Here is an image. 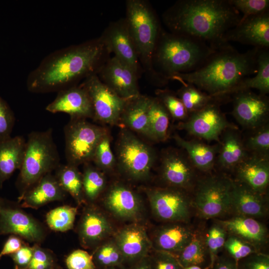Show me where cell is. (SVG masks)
<instances>
[{
    "label": "cell",
    "mask_w": 269,
    "mask_h": 269,
    "mask_svg": "<svg viewBox=\"0 0 269 269\" xmlns=\"http://www.w3.org/2000/svg\"><path fill=\"white\" fill-rule=\"evenodd\" d=\"M109 54L100 37L57 50L29 74L27 89L34 93H46L76 85L97 74Z\"/></svg>",
    "instance_id": "1"
},
{
    "label": "cell",
    "mask_w": 269,
    "mask_h": 269,
    "mask_svg": "<svg viewBox=\"0 0 269 269\" xmlns=\"http://www.w3.org/2000/svg\"><path fill=\"white\" fill-rule=\"evenodd\" d=\"M242 17L229 0H180L162 15L170 32L201 40L215 50L229 43L224 36Z\"/></svg>",
    "instance_id": "2"
},
{
    "label": "cell",
    "mask_w": 269,
    "mask_h": 269,
    "mask_svg": "<svg viewBox=\"0 0 269 269\" xmlns=\"http://www.w3.org/2000/svg\"><path fill=\"white\" fill-rule=\"evenodd\" d=\"M260 49L240 53L228 43L215 50L196 70L175 74L170 79L192 84L213 97L224 99L238 83L257 73Z\"/></svg>",
    "instance_id": "3"
},
{
    "label": "cell",
    "mask_w": 269,
    "mask_h": 269,
    "mask_svg": "<svg viewBox=\"0 0 269 269\" xmlns=\"http://www.w3.org/2000/svg\"><path fill=\"white\" fill-rule=\"evenodd\" d=\"M215 51L201 40L161 28L153 54V68L167 82L175 74L196 70Z\"/></svg>",
    "instance_id": "4"
},
{
    "label": "cell",
    "mask_w": 269,
    "mask_h": 269,
    "mask_svg": "<svg viewBox=\"0 0 269 269\" xmlns=\"http://www.w3.org/2000/svg\"><path fill=\"white\" fill-rule=\"evenodd\" d=\"M125 19L139 60L145 71L156 83H166L153 66V54L161 29L154 11L145 0H128Z\"/></svg>",
    "instance_id": "5"
},
{
    "label": "cell",
    "mask_w": 269,
    "mask_h": 269,
    "mask_svg": "<svg viewBox=\"0 0 269 269\" xmlns=\"http://www.w3.org/2000/svg\"><path fill=\"white\" fill-rule=\"evenodd\" d=\"M60 164V156L51 129L29 134L17 181L22 193L55 170Z\"/></svg>",
    "instance_id": "6"
},
{
    "label": "cell",
    "mask_w": 269,
    "mask_h": 269,
    "mask_svg": "<svg viewBox=\"0 0 269 269\" xmlns=\"http://www.w3.org/2000/svg\"><path fill=\"white\" fill-rule=\"evenodd\" d=\"M232 180L223 175H209L198 179L192 204L199 216L208 219L231 213Z\"/></svg>",
    "instance_id": "7"
},
{
    "label": "cell",
    "mask_w": 269,
    "mask_h": 269,
    "mask_svg": "<svg viewBox=\"0 0 269 269\" xmlns=\"http://www.w3.org/2000/svg\"><path fill=\"white\" fill-rule=\"evenodd\" d=\"M64 132L67 163L77 167L92 161L98 143L108 133L105 128L82 118H70Z\"/></svg>",
    "instance_id": "8"
},
{
    "label": "cell",
    "mask_w": 269,
    "mask_h": 269,
    "mask_svg": "<svg viewBox=\"0 0 269 269\" xmlns=\"http://www.w3.org/2000/svg\"><path fill=\"white\" fill-rule=\"evenodd\" d=\"M155 160L154 149L129 130H122L117 144L116 162L130 178L146 179Z\"/></svg>",
    "instance_id": "9"
},
{
    "label": "cell",
    "mask_w": 269,
    "mask_h": 269,
    "mask_svg": "<svg viewBox=\"0 0 269 269\" xmlns=\"http://www.w3.org/2000/svg\"><path fill=\"white\" fill-rule=\"evenodd\" d=\"M217 100L201 110L189 115L188 118L180 122L177 128L184 130L189 134L208 141H216L220 143L222 133L228 129H238L230 123L221 111Z\"/></svg>",
    "instance_id": "10"
},
{
    "label": "cell",
    "mask_w": 269,
    "mask_h": 269,
    "mask_svg": "<svg viewBox=\"0 0 269 269\" xmlns=\"http://www.w3.org/2000/svg\"><path fill=\"white\" fill-rule=\"evenodd\" d=\"M147 195L152 211L160 220L174 223L189 220L192 204L188 192L167 186L149 189Z\"/></svg>",
    "instance_id": "11"
},
{
    "label": "cell",
    "mask_w": 269,
    "mask_h": 269,
    "mask_svg": "<svg viewBox=\"0 0 269 269\" xmlns=\"http://www.w3.org/2000/svg\"><path fill=\"white\" fill-rule=\"evenodd\" d=\"M81 84L90 98L94 119L110 125H115L120 121L127 99L117 95L103 83L96 74L88 76Z\"/></svg>",
    "instance_id": "12"
},
{
    "label": "cell",
    "mask_w": 269,
    "mask_h": 269,
    "mask_svg": "<svg viewBox=\"0 0 269 269\" xmlns=\"http://www.w3.org/2000/svg\"><path fill=\"white\" fill-rule=\"evenodd\" d=\"M196 170L185 152L170 148L162 154L160 174L168 187L193 192L198 179Z\"/></svg>",
    "instance_id": "13"
},
{
    "label": "cell",
    "mask_w": 269,
    "mask_h": 269,
    "mask_svg": "<svg viewBox=\"0 0 269 269\" xmlns=\"http://www.w3.org/2000/svg\"><path fill=\"white\" fill-rule=\"evenodd\" d=\"M233 95L232 114L243 128L252 130L268 123L269 100L266 95L246 90Z\"/></svg>",
    "instance_id": "14"
},
{
    "label": "cell",
    "mask_w": 269,
    "mask_h": 269,
    "mask_svg": "<svg viewBox=\"0 0 269 269\" xmlns=\"http://www.w3.org/2000/svg\"><path fill=\"white\" fill-rule=\"evenodd\" d=\"M96 74L103 83L124 99L128 100L140 94L139 76L115 56L108 58Z\"/></svg>",
    "instance_id": "15"
},
{
    "label": "cell",
    "mask_w": 269,
    "mask_h": 269,
    "mask_svg": "<svg viewBox=\"0 0 269 269\" xmlns=\"http://www.w3.org/2000/svg\"><path fill=\"white\" fill-rule=\"evenodd\" d=\"M100 38L109 53H113L139 76L140 62L125 18L111 23Z\"/></svg>",
    "instance_id": "16"
},
{
    "label": "cell",
    "mask_w": 269,
    "mask_h": 269,
    "mask_svg": "<svg viewBox=\"0 0 269 269\" xmlns=\"http://www.w3.org/2000/svg\"><path fill=\"white\" fill-rule=\"evenodd\" d=\"M223 39L226 43L232 41L269 49V11L242 18L238 24L225 34Z\"/></svg>",
    "instance_id": "17"
},
{
    "label": "cell",
    "mask_w": 269,
    "mask_h": 269,
    "mask_svg": "<svg viewBox=\"0 0 269 269\" xmlns=\"http://www.w3.org/2000/svg\"><path fill=\"white\" fill-rule=\"evenodd\" d=\"M52 113H64L70 118H94L92 104L85 87L80 84L58 92L55 99L45 108Z\"/></svg>",
    "instance_id": "18"
},
{
    "label": "cell",
    "mask_w": 269,
    "mask_h": 269,
    "mask_svg": "<svg viewBox=\"0 0 269 269\" xmlns=\"http://www.w3.org/2000/svg\"><path fill=\"white\" fill-rule=\"evenodd\" d=\"M267 193L257 192L246 185L232 180L230 197V212L235 216L255 219L265 217L268 212Z\"/></svg>",
    "instance_id": "19"
},
{
    "label": "cell",
    "mask_w": 269,
    "mask_h": 269,
    "mask_svg": "<svg viewBox=\"0 0 269 269\" xmlns=\"http://www.w3.org/2000/svg\"><path fill=\"white\" fill-rule=\"evenodd\" d=\"M0 234L15 235L33 242L41 241L44 237L42 228L34 219L5 205L0 210Z\"/></svg>",
    "instance_id": "20"
},
{
    "label": "cell",
    "mask_w": 269,
    "mask_h": 269,
    "mask_svg": "<svg viewBox=\"0 0 269 269\" xmlns=\"http://www.w3.org/2000/svg\"><path fill=\"white\" fill-rule=\"evenodd\" d=\"M115 242L125 263L129 262L134 264L147 257L152 246L145 229L137 224L122 229L116 235Z\"/></svg>",
    "instance_id": "21"
},
{
    "label": "cell",
    "mask_w": 269,
    "mask_h": 269,
    "mask_svg": "<svg viewBox=\"0 0 269 269\" xmlns=\"http://www.w3.org/2000/svg\"><path fill=\"white\" fill-rule=\"evenodd\" d=\"M228 235L236 236L253 245L260 252L268 242L266 226L256 219L234 216L226 220H217Z\"/></svg>",
    "instance_id": "22"
},
{
    "label": "cell",
    "mask_w": 269,
    "mask_h": 269,
    "mask_svg": "<svg viewBox=\"0 0 269 269\" xmlns=\"http://www.w3.org/2000/svg\"><path fill=\"white\" fill-rule=\"evenodd\" d=\"M235 180L261 193H267L269 183V158L249 154L234 170Z\"/></svg>",
    "instance_id": "23"
},
{
    "label": "cell",
    "mask_w": 269,
    "mask_h": 269,
    "mask_svg": "<svg viewBox=\"0 0 269 269\" xmlns=\"http://www.w3.org/2000/svg\"><path fill=\"white\" fill-rule=\"evenodd\" d=\"M107 208L122 219H134L140 212V203L137 195L128 187L119 183L113 185L104 198Z\"/></svg>",
    "instance_id": "24"
},
{
    "label": "cell",
    "mask_w": 269,
    "mask_h": 269,
    "mask_svg": "<svg viewBox=\"0 0 269 269\" xmlns=\"http://www.w3.org/2000/svg\"><path fill=\"white\" fill-rule=\"evenodd\" d=\"M65 193L50 173L21 194L19 200L24 207L37 209L49 202L62 200Z\"/></svg>",
    "instance_id": "25"
},
{
    "label": "cell",
    "mask_w": 269,
    "mask_h": 269,
    "mask_svg": "<svg viewBox=\"0 0 269 269\" xmlns=\"http://www.w3.org/2000/svg\"><path fill=\"white\" fill-rule=\"evenodd\" d=\"M248 155L238 129H228L221 135L215 164L224 170L234 171Z\"/></svg>",
    "instance_id": "26"
},
{
    "label": "cell",
    "mask_w": 269,
    "mask_h": 269,
    "mask_svg": "<svg viewBox=\"0 0 269 269\" xmlns=\"http://www.w3.org/2000/svg\"><path fill=\"white\" fill-rule=\"evenodd\" d=\"M173 138L185 150L196 170L206 173L212 171L215 165L219 143L209 145L199 140H186L177 134H175Z\"/></svg>",
    "instance_id": "27"
},
{
    "label": "cell",
    "mask_w": 269,
    "mask_h": 269,
    "mask_svg": "<svg viewBox=\"0 0 269 269\" xmlns=\"http://www.w3.org/2000/svg\"><path fill=\"white\" fill-rule=\"evenodd\" d=\"M151 98L139 94L127 100L120 121L130 130L151 139L148 109Z\"/></svg>",
    "instance_id": "28"
},
{
    "label": "cell",
    "mask_w": 269,
    "mask_h": 269,
    "mask_svg": "<svg viewBox=\"0 0 269 269\" xmlns=\"http://www.w3.org/2000/svg\"><path fill=\"white\" fill-rule=\"evenodd\" d=\"M26 141L20 135L0 140V187L17 169H20Z\"/></svg>",
    "instance_id": "29"
},
{
    "label": "cell",
    "mask_w": 269,
    "mask_h": 269,
    "mask_svg": "<svg viewBox=\"0 0 269 269\" xmlns=\"http://www.w3.org/2000/svg\"><path fill=\"white\" fill-rule=\"evenodd\" d=\"M194 230L192 227L180 223L162 227L155 237L157 251L176 257L190 241Z\"/></svg>",
    "instance_id": "30"
},
{
    "label": "cell",
    "mask_w": 269,
    "mask_h": 269,
    "mask_svg": "<svg viewBox=\"0 0 269 269\" xmlns=\"http://www.w3.org/2000/svg\"><path fill=\"white\" fill-rule=\"evenodd\" d=\"M112 231L110 222L99 211L89 208L84 212L79 229L83 245L88 247L96 244L110 235Z\"/></svg>",
    "instance_id": "31"
},
{
    "label": "cell",
    "mask_w": 269,
    "mask_h": 269,
    "mask_svg": "<svg viewBox=\"0 0 269 269\" xmlns=\"http://www.w3.org/2000/svg\"><path fill=\"white\" fill-rule=\"evenodd\" d=\"M176 257L183 269L191 266L210 267L205 236L200 230H194L189 242Z\"/></svg>",
    "instance_id": "32"
},
{
    "label": "cell",
    "mask_w": 269,
    "mask_h": 269,
    "mask_svg": "<svg viewBox=\"0 0 269 269\" xmlns=\"http://www.w3.org/2000/svg\"><path fill=\"white\" fill-rule=\"evenodd\" d=\"M258 71L255 76L248 77L240 81L229 92L228 96L238 92L256 89L260 94L266 95L269 93V49H260L258 56Z\"/></svg>",
    "instance_id": "33"
},
{
    "label": "cell",
    "mask_w": 269,
    "mask_h": 269,
    "mask_svg": "<svg viewBox=\"0 0 269 269\" xmlns=\"http://www.w3.org/2000/svg\"><path fill=\"white\" fill-rule=\"evenodd\" d=\"M170 115L161 102L151 98L148 109V119L151 140L160 142L168 137Z\"/></svg>",
    "instance_id": "34"
},
{
    "label": "cell",
    "mask_w": 269,
    "mask_h": 269,
    "mask_svg": "<svg viewBox=\"0 0 269 269\" xmlns=\"http://www.w3.org/2000/svg\"><path fill=\"white\" fill-rule=\"evenodd\" d=\"M55 177L63 190L69 193L78 204L84 201L82 174L78 167L60 164L55 169Z\"/></svg>",
    "instance_id": "35"
},
{
    "label": "cell",
    "mask_w": 269,
    "mask_h": 269,
    "mask_svg": "<svg viewBox=\"0 0 269 269\" xmlns=\"http://www.w3.org/2000/svg\"><path fill=\"white\" fill-rule=\"evenodd\" d=\"M181 84L182 86L177 91L176 95L189 115L201 110L215 100H223L221 98L212 97L192 84L186 82Z\"/></svg>",
    "instance_id": "36"
},
{
    "label": "cell",
    "mask_w": 269,
    "mask_h": 269,
    "mask_svg": "<svg viewBox=\"0 0 269 269\" xmlns=\"http://www.w3.org/2000/svg\"><path fill=\"white\" fill-rule=\"evenodd\" d=\"M250 131V134L243 139L248 153L269 158V123Z\"/></svg>",
    "instance_id": "37"
},
{
    "label": "cell",
    "mask_w": 269,
    "mask_h": 269,
    "mask_svg": "<svg viewBox=\"0 0 269 269\" xmlns=\"http://www.w3.org/2000/svg\"><path fill=\"white\" fill-rule=\"evenodd\" d=\"M84 195L88 200H95L105 188L106 180L102 172L89 163L84 164L82 174Z\"/></svg>",
    "instance_id": "38"
},
{
    "label": "cell",
    "mask_w": 269,
    "mask_h": 269,
    "mask_svg": "<svg viewBox=\"0 0 269 269\" xmlns=\"http://www.w3.org/2000/svg\"><path fill=\"white\" fill-rule=\"evenodd\" d=\"M76 213V208L68 205L58 207L47 214L46 222L52 230L66 232L73 228Z\"/></svg>",
    "instance_id": "39"
},
{
    "label": "cell",
    "mask_w": 269,
    "mask_h": 269,
    "mask_svg": "<svg viewBox=\"0 0 269 269\" xmlns=\"http://www.w3.org/2000/svg\"><path fill=\"white\" fill-rule=\"evenodd\" d=\"M93 259L99 269L116 268L122 266L125 261L115 242L106 243L96 250Z\"/></svg>",
    "instance_id": "40"
},
{
    "label": "cell",
    "mask_w": 269,
    "mask_h": 269,
    "mask_svg": "<svg viewBox=\"0 0 269 269\" xmlns=\"http://www.w3.org/2000/svg\"><path fill=\"white\" fill-rule=\"evenodd\" d=\"M156 94L172 119L183 122L188 118L189 114L177 95L167 89H157Z\"/></svg>",
    "instance_id": "41"
},
{
    "label": "cell",
    "mask_w": 269,
    "mask_h": 269,
    "mask_svg": "<svg viewBox=\"0 0 269 269\" xmlns=\"http://www.w3.org/2000/svg\"><path fill=\"white\" fill-rule=\"evenodd\" d=\"M227 236L224 228L216 221L208 229L205 240L210 260V267L224 248Z\"/></svg>",
    "instance_id": "42"
},
{
    "label": "cell",
    "mask_w": 269,
    "mask_h": 269,
    "mask_svg": "<svg viewBox=\"0 0 269 269\" xmlns=\"http://www.w3.org/2000/svg\"><path fill=\"white\" fill-rule=\"evenodd\" d=\"M92 161L100 170H110L115 166L116 159L111 149L110 136L106 133L100 140L96 148Z\"/></svg>",
    "instance_id": "43"
},
{
    "label": "cell",
    "mask_w": 269,
    "mask_h": 269,
    "mask_svg": "<svg viewBox=\"0 0 269 269\" xmlns=\"http://www.w3.org/2000/svg\"><path fill=\"white\" fill-rule=\"evenodd\" d=\"M224 249L226 254L237 262L251 254L260 252L251 244L236 236L228 234Z\"/></svg>",
    "instance_id": "44"
},
{
    "label": "cell",
    "mask_w": 269,
    "mask_h": 269,
    "mask_svg": "<svg viewBox=\"0 0 269 269\" xmlns=\"http://www.w3.org/2000/svg\"><path fill=\"white\" fill-rule=\"evenodd\" d=\"M240 13L242 18L269 11V0H229Z\"/></svg>",
    "instance_id": "45"
},
{
    "label": "cell",
    "mask_w": 269,
    "mask_h": 269,
    "mask_svg": "<svg viewBox=\"0 0 269 269\" xmlns=\"http://www.w3.org/2000/svg\"><path fill=\"white\" fill-rule=\"evenodd\" d=\"M14 122L15 117L12 111L0 97V140L11 136Z\"/></svg>",
    "instance_id": "46"
},
{
    "label": "cell",
    "mask_w": 269,
    "mask_h": 269,
    "mask_svg": "<svg viewBox=\"0 0 269 269\" xmlns=\"http://www.w3.org/2000/svg\"><path fill=\"white\" fill-rule=\"evenodd\" d=\"M68 269H95L93 256L82 250L71 253L66 260Z\"/></svg>",
    "instance_id": "47"
},
{
    "label": "cell",
    "mask_w": 269,
    "mask_h": 269,
    "mask_svg": "<svg viewBox=\"0 0 269 269\" xmlns=\"http://www.w3.org/2000/svg\"><path fill=\"white\" fill-rule=\"evenodd\" d=\"M33 248L32 259L25 269H53L54 259L50 253L37 245Z\"/></svg>",
    "instance_id": "48"
},
{
    "label": "cell",
    "mask_w": 269,
    "mask_h": 269,
    "mask_svg": "<svg viewBox=\"0 0 269 269\" xmlns=\"http://www.w3.org/2000/svg\"><path fill=\"white\" fill-rule=\"evenodd\" d=\"M238 269H269V256L258 252L237 262Z\"/></svg>",
    "instance_id": "49"
},
{
    "label": "cell",
    "mask_w": 269,
    "mask_h": 269,
    "mask_svg": "<svg viewBox=\"0 0 269 269\" xmlns=\"http://www.w3.org/2000/svg\"><path fill=\"white\" fill-rule=\"evenodd\" d=\"M149 259L152 269H183L176 257L166 252L157 251Z\"/></svg>",
    "instance_id": "50"
},
{
    "label": "cell",
    "mask_w": 269,
    "mask_h": 269,
    "mask_svg": "<svg viewBox=\"0 0 269 269\" xmlns=\"http://www.w3.org/2000/svg\"><path fill=\"white\" fill-rule=\"evenodd\" d=\"M33 254V247L22 245L17 252L10 256L15 264L16 267L20 269H25L31 261Z\"/></svg>",
    "instance_id": "51"
},
{
    "label": "cell",
    "mask_w": 269,
    "mask_h": 269,
    "mask_svg": "<svg viewBox=\"0 0 269 269\" xmlns=\"http://www.w3.org/2000/svg\"><path fill=\"white\" fill-rule=\"evenodd\" d=\"M22 246V242L19 237L13 235L10 236L5 242L0 252V260L4 256H10L15 253Z\"/></svg>",
    "instance_id": "52"
},
{
    "label": "cell",
    "mask_w": 269,
    "mask_h": 269,
    "mask_svg": "<svg viewBox=\"0 0 269 269\" xmlns=\"http://www.w3.org/2000/svg\"><path fill=\"white\" fill-rule=\"evenodd\" d=\"M209 269H238L237 262L226 253L219 255Z\"/></svg>",
    "instance_id": "53"
},
{
    "label": "cell",
    "mask_w": 269,
    "mask_h": 269,
    "mask_svg": "<svg viewBox=\"0 0 269 269\" xmlns=\"http://www.w3.org/2000/svg\"><path fill=\"white\" fill-rule=\"evenodd\" d=\"M131 269H152L148 256L133 264Z\"/></svg>",
    "instance_id": "54"
},
{
    "label": "cell",
    "mask_w": 269,
    "mask_h": 269,
    "mask_svg": "<svg viewBox=\"0 0 269 269\" xmlns=\"http://www.w3.org/2000/svg\"><path fill=\"white\" fill-rule=\"evenodd\" d=\"M210 267H208L206 268H202L197 266H191L184 268L183 269H209Z\"/></svg>",
    "instance_id": "55"
},
{
    "label": "cell",
    "mask_w": 269,
    "mask_h": 269,
    "mask_svg": "<svg viewBox=\"0 0 269 269\" xmlns=\"http://www.w3.org/2000/svg\"><path fill=\"white\" fill-rule=\"evenodd\" d=\"M4 202L3 200L0 198V210L1 209V208L4 206Z\"/></svg>",
    "instance_id": "56"
},
{
    "label": "cell",
    "mask_w": 269,
    "mask_h": 269,
    "mask_svg": "<svg viewBox=\"0 0 269 269\" xmlns=\"http://www.w3.org/2000/svg\"><path fill=\"white\" fill-rule=\"evenodd\" d=\"M100 269H116V268H102Z\"/></svg>",
    "instance_id": "57"
},
{
    "label": "cell",
    "mask_w": 269,
    "mask_h": 269,
    "mask_svg": "<svg viewBox=\"0 0 269 269\" xmlns=\"http://www.w3.org/2000/svg\"><path fill=\"white\" fill-rule=\"evenodd\" d=\"M15 269H19V268H17V267H15Z\"/></svg>",
    "instance_id": "58"
}]
</instances>
